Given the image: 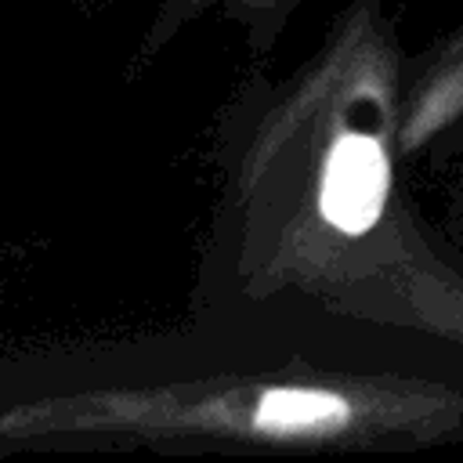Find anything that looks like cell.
Masks as SVG:
<instances>
[{"label": "cell", "instance_id": "obj_3", "mask_svg": "<svg viewBox=\"0 0 463 463\" xmlns=\"http://www.w3.org/2000/svg\"><path fill=\"white\" fill-rule=\"evenodd\" d=\"M192 11H199V7H210V4H228V7H239V11H268V7H275V4H282V0H184ZM293 4V0H289Z\"/></svg>", "mask_w": 463, "mask_h": 463}, {"label": "cell", "instance_id": "obj_2", "mask_svg": "<svg viewBox=\"0 0 463 463\" xmlns=\"http://www.w3.org/2000/svg\"><path fill=\"white\" fill-rule=\"evenodd\" d=\"M391 163L380 134L344 127L329 134L315 181V213L344 239L369 235L387 210Z\"/></svg>", "mask_w": 463, "mask_h": 463}, {"label": "cell", "instance_id": "obj_1", "mask_svg": "<svg viewBox=\"0 0 463 463\" xmlns=\"http://www.w3.org/2000/svg\"><path fill=\"white\" fill-rule=\"evenodd\" d=\"M445 409V394L420 398L376 387L326 383H177L130 391H80L0 405V438L36 434H224L260 441H347L402 430Z\"/></svg>", "mask_w": 463, "mask_h": 463}]
</instances>
